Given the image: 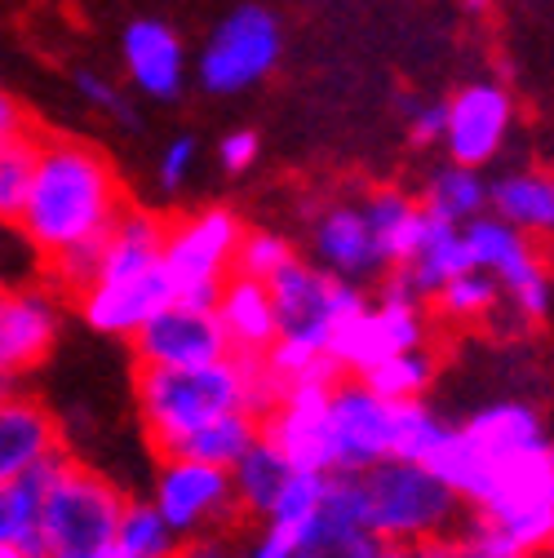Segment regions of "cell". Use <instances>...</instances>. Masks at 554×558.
<instances>
[{"mask_svg": "<svg viewBox=\"0 0 554 558\" xmlns=\"http://www.w3.org/2000/svg\"><path fill=\"white\" fill-rule=\"evenodd\" d=\"M537 558H554V536H550V541H545V545L537 549Z\"/></svg>", "mask_w": 554, "mask_h": 558, "instance_id": "46", "label": "cell"}, {"mask_svg": "<svg viewBox=\"0 0 554 558\" xmlns=\"http://www.w3.org/2000/svg\"><path fill=\"white\" fill-rule=\"evenodd\" d=\"M453 426L426 403V399H408L399 403V422H395V457L404 461H431V452L444 444Z\"/></svg>", "mask_w": 554, "mask_h": 558, "instance_id": "33", "label": "cell"}, {"mask_svg": "<svg viewBox=\"0 0 554 558\" xmlns=\"http://www.w3.org/2000/svg\"><path fill=\"white\" fill-rule=\"evenodd\" d=\"M120 72L133 85V94H143L152 102L182 98L191 81V58H186L178 27L156 14L129 19L120 32Z\"/></svg>", "mask_w": 554, "mask_h": 558, "instance_id": "18", "label": "cell"}, {"mask_svg": "<svg viewBox=\"0 0 554 558\" xmlns=\"http://www.w3.org/2000/svg\"><path fill=\"white\" fill-rule=\"evenodd\" d=\"M285 53V27L266 5H236L204 36L195 53V85L214 98H236L262 85Z\"/></svg>", "mask_w": 554, "mask_h": 558, "instance_id": "11", "label": "cell"}, {"mask_svg": "<svg viewBox=\"0 0 554 558\" xmlns=\"http://www.w3.org/2000/svg\"><path fill=\"white\" fill-rule=\"evenodd\" d=\"M489 208L497 218H506L510 227L528 231L532 240L554 235V173L541 169H519L493 182Z\"/></svg>", "mask_w": 554, "mask_h": 558, "instance_id": "24", "label": "cell"}, {"mask_svg": "<svg viewBox=\"0 0 554 558\" xmlns=\"http://www.w3.org/2000/svg\"><path fill=\"white\" fill-rule=\"evenodd\" d=\"M364 381L390 399V403H408V399H426V390L435 386V355L431 345H412V351H395L386 360H377Z\"/></svg>", "mask_w": 554, "mask_h": 558, "instance_id": "29", "label": "cell"}, {"mask_svg": "<svg viewBox=\"0 0 554 558\" xmlns=\"http://www.w3.org/2000/svg\"><path fill=\"white\" fill-rule=\"evenodd\" d=\"M466 266H470V257H466L461 227H453V222H435V218H431L422 244L412 248V257H408L404 266H395V275H399L418 298L431 302V293L444 284V279H453V275L466 270Z\"/></svg>", "mask_w": 554, "mask_h": 558, "instance_id": "26", "label": "cell"}, {"mask_svg": "<svg viewBox=\"0 0 554 558\" xmlns=\"http://www.w3.org/2000/svg\"><path fill=\"white\" fill-rule=\"evenodd\" d=\"M461 5H466L470 14H489V10L497 5V0H461Z\"/></svg>", "mask_w": 554, "mask_h": 558, "instance_id": "44", "label": "cell"}, {"mask_svg": "<svg viewBox=\"0 0 554 558\" xmlns=\"http://www.w3.org/2000/svg\"><path fill=\"white\" fill-rule=\"evenodd\" d=\"M19 133H27V111L10 89H0V143L19 137Z\"/></svg>", "mask_w": 554, "mask_h": 558, "instance_id": "41", "label": "cell"}, {"mask_svg": "<svg viewBox=\"0 0 554 558\" xmlns=\"http://www.w3.org/2000/svg\"><path fill=\"white\" fill-rule=\"evenodd\" d=\"M244 222L227 204H204L195 214L178 218L165 227V270L173 279V293L186 302H209L218 289L236 275V253H240Z\"/></svg>", "mask_w": 554, "mask_h": 558, "instance_id": "13", "label": "cell"}, {"mask_svg": "<svg viewBox=\"0 0 554 558\" xmlns=\"http://www.w3.org/2000/svg\"><path fill=\"white\" fill-rule=\"evenodd\" d=\"M76 94H81L85 107H94L98 116H107V120H116V124H137L133 102L124 98V89H120L107 72H94V66L76 72Z\"/></svg>", "mask_w": 554, "mask_h": 558, "instance_id": "36", "label": "cell"}, {"mask_svg": "<svg viewBox=\"0 0 554 558\" xmlns=\"http://www.w3.org/2000/svg\"><path fill=\"white\" fill-rule=\"evenodd\" d=\"M262 435V412H249V408H236V412H222L214 416L209 426H200L195 435L182 439L178 452L169 457H195V461H214V465H236L240 452L253 448V439Z\"/></svg>", "mask_w": 554, "mask_h": 558, "instance_id": "28", "label": "cell"}, {"mask_svg": "<svg viewBox=\"0 0 554 558\" xmlns=\"http://www.w3.org/2000/svg\"><path fill=\"white\" fill-rule=\"evenodd\" d=\"M178 545L182 541L156 514L152 501H124V514H120V527H116V541H111V549L120 558H173Z\"/></svg>", "mask_w": 554, "mask_h": 558, "instance_id": "30", "label": "cell"}, {"mask_svg": "<svg viewBox=\"0 0 554 558\" xmlns=\"http://www.w3.org/2000/svg\"><path fill=\"white\" fill-rule=\"evenodd\" d=\"M124 208V186L94 143L81 137L36 143V169L19 231L36 244L45 266L67 253L98 248Z\"/></svg>", "mask_w": 554, "mask_h": 558, "instance_id": "1", "label": "cell"}, {"mask_svg": "<svg viewBox=\"0 0 554 558\" xmlns=\"http://www.w3.org/2000/svg\"><path fill=\"white\" fill-rule=\"evenodd\" d=\"M124 501L107 474L62 457L40 483V558H94L111 549Z\"/></svg>", "mask_w": 554, "mask_h": 558, "instance_id": "8", "label": "cell"}, {"mask_svg": "<svg viewBox=\"0 0 554 558\" xmlns=\"http://www.w3.org/2000/svg\"><path fill=\"white\" fill-rule=\"evenodd\" d=\"M36 169V137L19 133L0 143V227H19Z\"/></svg>", "mask_w": 554, "mask_h": 558, "instance_id": "32", "label": "cell"}, {"mask_svg": "<svg viewBox=\"0 0 554 558\" xmlns=\"http://www.w3.org/2000/svg\"><path fill=\"white\" fill-rule=\"evenodd\" d=\"M461 240H466L470 266L483 270V275H493L497 289H502V311L493 315V324L502 332H523V328L550 319L554 279L545 275L537 240L528 231L510 227L506 218H497L489 208V214L461 222Z\"/></svg>", "mask_w": 554, "mask_h": 558, "instance_id": "9", "label": "cell"}, {"mask_svg": "<svg viewBox=\"0 0 554 558\" xmlns=\"http://www.w3.org/2000/svg\"><path fill=\"white\" fill-rule=\"evenodd\" d=\"M306 549V536L298 527H285V523H266L240 545V558H302Z\"/></svg>", "mask_w": 554, "mask_h": 558, "instance_id": "37", "label": "cell"}, {"mask_svg": "<svg viewBox=\"0 0 554 558\" xmlns=\"http://www.w3.org/2000/svg\"><path fill=\"white\" fill-rule=\"evenodd\" d=\"M165 222L152 208H124L98 248V270L76 293V315L98 337H133L160 306H169L173 279L165 270Z\"/></svg>", "mask_w": 554, "mask_h": 558, "instance_id": "3", "label": "cell"}, {"mask_svg": "<svg viewBox=\"0 0 554 558\" xmlns=\"http://www.w3.org/2000/svg\"><path fill=\"white\" fill-rule=\"evenodd\" d=\"M515 133V98L502 81H470L444 98L439 147L457 165L489 169Z\"/></svg>", "mask_w": 554, "mask_h": 558, "instance_id": "16", "label": "cell"}, {"mask_svg": "<svg viewBox=\"0 0 554 558\" xmlns=\"http://www.w3.org/2000/svg\"><path fill=\"white\" fill-rule=\"evenodd\" d=\"M62 332V293L53 284H0V399L23 390Z\"/></svg>", "mask_w": 554, "mask_h": 558, "instance_id": "15", "label": "cell"}, {"mask_svg": "<svg viewBox=\"0 0 554 558\" xmlns=\"http://www.w3.org/2000/svg\"><path fill=\"white\" fill-rule=\"evenodd\" d=\"M426 306L448 328H479V324H493V315L502 311V289H497L493 275L466 266L453 279H444Z\"/></svg>", "mask_w": 554, "mask_h": 558, "instance_id": "27", "label": "cell"}, {"mask_svg": "<svg viewBox=\"0 0 554 558\" xmlns=\"http://www.w3.org/2000/svg\"><path fill=\"white\" fill-rule=\"evenodd\" d=\"M266 289H270L275 315H280V337L262 355L275 390H285L293 381H311V377H341L328 345L337 324L364 302V289L302 257L275 270L266 279Z\"/></svg>", "mask_w": 554, "mask_h": 558, "instance_id": "4", "label": "cell"}, {"mask_svg": "<svg viewBox=\"0 0 554 558\" xmlns=\"http://www.w3.org/2000/svg\"><path fill=\"white\" fill-rule=\"evenodd\" d=\"M550 426L537 403L528 399H497V403H483L466 426L448 430L444 444L431 452V470L453 487L457 501L470 506L483 487L493 483L497 470L550 452Z\"/></svg>", "mask_w": 554, "mask_h": 558, "instance_id": "5", "label": "cell"}, {"mask_svg": "<svg viewBox=\"0 0 554 558\" xmlns=\"http://www.w3.org/2000/svg\"><path fill=\"white\" fill-rule=\"evenodd\" d=\"M399 403L382 399L364 377L341 373L324 399V470L360 474L395 457Z\"/></svg>", "mask_w": 554, "mask_h": 558, "instance_id": "12", "label": "cell"}, {"mask_svg": "<svg viewBox=\"0 0 554 558\" xmlns=\"http://www.w3.org/2000/svg\"><path fill=\"white\" fill-rule=\"evenodd\" d=\"M129 341H133L137 368H200L231 355L214 306L186 302V298H173L169 306H160Z\"/></svg>", "mask_w": 554, "mask_h": 558, "instance_id": "17", "label": "cell"}, {"mask_svg": "<svg viewBox=\"0 0 554 558\" xmlns=\"http://www.w3.org/2000/svg\"><path fill=\"white\" fill-rule=\"evenodd\" d=\"M311 253L324 270L351 279V284H369L382 275L377 244L369 235L360 199H333L311 218Z\"/></svg>", "mask_w": 554, "mask_h": 558, "instance_id": "20", "label": "cell"}, {"mask_svg": "<svg viewBox=\"0 0 554 558\" xmlns=\"http://www.w3.org/2000/svg\"><path fill=\"white\" fill-rule=\"evenodd\" d=\"M364 208V222H369V235L377 244V257H382V270H395L412 257V248L422 244L426 227H431V214L422 208V199L404 191V186H377L360 199Z\"/></svg>", "mask_w": 554, "mask_h": 558, "instance_id": "22", "label": "cell"}, {"mask_svg": "<svg viewBox=\"0 0 554 558\" xmlns=\"http://www.w3.org/2000/svg\"><path fill=\"white\" fill-rule=\"evenodd\" d=\"M214 315L227 332L231 355L262 360L275 345V337H280V315H275L270 289H266V279H253V275H231L227 279V284L218 289V298H214Z\"/></svg>", "mask_w": 554, "mask_h": 558, "instance_id": "21", "label": "cell"}, {"mask_svg": "<svg viewBox=\"0 0 554 558\" xmlns=\"http://www.w3.org/2000/svg\"><path fill=\"white\" fill-rule=\"evenodd\" d=\"M404 133H408L418 147H439L444 102H439V98H404Z\"/></svg>", "mask_w": 554, "mask_h": 558, "instance_id": "38", "label": "cell"}, {"mask_svg": "<svg viewBox=\"0 0 554 558\" xmlns=\"http://www.w3.org/2000/svg\"><path fill=\"white\" fill-rule=\"evenodd\" d=\"M506 558H537V554H506Z\"/></svg>", "mask_w": 554, "mask_h": 558, "instance_id": "47", "label": "cell"}, {"mask_svg": "<svg viewBox=\"0 0 554 558\" xmlns=\"http://www.w3.org/2000/svg\"><path fill=\"white\" fill-rule=\"evenodd\" d=\"M298 465L275 448L266 435H257L253 439V448L249 452H240V461L231 465V487H236V501H240V514L244 519H266V510H270V501L280 497V487L289 483V474H293Z\"/></svg>", "mask_w": 554, "mask_h": 558, "instance_id": "25", "label": "cell"}, {"mask_svg": "<svg viewBox=\"0 0 554 558\" xmlns=\"http://www.w3.org/2000/svg\"><path fill=\"white\" fill-rule=\"evenodd\" d=\"M40 478L0 483V545H19L40 558Z\"/></svg>", "mask_w": 554, "mask_h": 558, "instance_id": "31", "label": "cell"}, {"mask_svg": "<svg viewBox=\"0 0 554 558\" xmlns=\"http://www.w3.org/2000/svg\"><path fill=\"white\" fill-rule=\"evenodd\" d=\"M147 501L173 527L178 541L218 536L244 519L231 487V470L214 461H195V457H160Z\"/></svg>", "mask_w": 554, "mask_h": 558, "instance_id": "14", "label": "cell"}, {"mask_svg": "<svg viewBox=\"0 0 554 558\" xmlns=\"http://www.w3.org/2000/svg\"><path fill=\"white\" fill-rule=\"evenodd\" d=\"M545 244H537V253H541V266H545V275L554 279V235H541Z\"/></svg>", "mask_w": 554, "mask_h": 558, "instance_id": "43", "label": "cell"}, {"mask_svg": "<svg viewBox=\"0 0 554 558\" xmlns=\"http://www.w3.org/2000/svg\"><path fill=\"white\" fill-rule=\"evenodd\" d=\"M466 514L470 523L461 536L483 558L537 554L554 536V448L497 470Z\"/></svg>", "mask_w": 554, "mask_h": 558, "instance_id": "6", "label": "cell"}, {"mask_svg": "<svg viewBox=\"0 0 554 558\" xmlns=\"http://www.w3.org/2000/svg\"><path fill=\"white\" fill-rule=\"evenodd\" d=\"M360 493L364 523L377 545H422L435 536H453L466 514L457 493L426 461L386 457L360 470Z\"/></svg>", "mask_w": 554, "mask_h": 558, "instance_id": "7", "label": "cell"}, {"mask_svg": "<svg viewBox=\"0 0 554 558\" xmlns=\"http://www.w3.org/2000/svg\"><path fill=\"white\" fill-rule=\"evenodd\" d=\"M373 558H418V549H412V545H377Z\"/></svg>", "mask_w": 554, "mask_h": 558, "instance_id": "42", "label": "cell"}, {"mask_svg": "<svg viewBox=\"0 0 554 558\" xmlns=\"http://www.w3.org/2000/svg\"><path fill=\"white\" fill-rule=\"evenodd\" d=\"M218 169L222 173H231V178H240V173H249L253 165H257V156H262V137L253 133V129H231V133H222L218 137Z\"/></svg>", "mask_w": 554, "mask_h": 558, "instance_id": "39", "label": "cell"}, {"mask_svg": "<svg viewBox=\"0 0 554 558\" xmlns=\"http://www.w3.org/2000/svg\"><path fill=\"white\" fill-rule=\"evenodd\" d=\"M62 430H58V416L14 390L0 399V483L10 478H40L62 461Z\"/></svg>", "mask_w": 554, "mask_h": 558, "instance_id": "19", "label": "cell"}, {"mask_svg": "<svg viewBox=\"0 0 554 558\" xmlns=\"http://www.w3.org/2000/svg\"><path fill=\"white\" fill-rule=\"evenodd\" d=\"M426 337H431L426 298H418L390 270V275H382L377 293L373 298L364 293V302L337 324L328 355H333L337 373L364 377L377 360H386L395 351H412V345H426Z\"/></svg>", "mask_w": 554, "mask_h": 558, "instance_id": "10", "label": "cell"}, {"mask_svg": "<svg viewBox=\"0 0 554 558\" xmlns=\"http://www.w3.org/2000/svg\"><path fill=\"white\" fill-rule=\"evenodd\" d=\"M489 195H493V182L483 178V169L457 165V160L444 156V165L426 173L418 199H422V208H426L435 222L461 227V222H470L479 214H489Z\"/></svg>", "mask_w": 554, "mask_h": 558, "instance_id": "23", "label": "cell"}, {"mask_svg": "<svg viewBox=\"0 0 554 558\" xmlns=\"http://www.w3.org/2000/svg\"><path fill=\"white\" fill-rule=\"evenodd\" d=\"M137 416L160 457L178 452L186 435L209 426L214 416L249 408L266 412L280 395L262 360L249 355H222L200 368H137Z\"/></svg>", "mask_w": 554, "mask_h": 558, "instance_id": "2", "label": "cell"}, {"mask_svg": "<svg viewBox=\"0 0 554 558\" xmlns=\"http://www.w3.org/2000/svg\"><path fill=\"white\" fill-rule=\"evenodd\" d=\"M195 165H200V143L191 133H178L156 151V186L165 195H178L191 178H195Z\"/></svg>", "mask_w": 554, "mask_h": 558, "instance_id": "35", "label": "cell"}, {"mask_svg": "<svg viewBox=\"0 0 554 558\" xmlns=\"http://www.w3.org/2000/svg\"><path fill=\"white\" fill-rule=\"evenodd\" d=\"M0 558H36L32 549H19V545H0Z\"/></svg>", "mask_w": 554, "mask_h": 558, "instance_id": "45", "label": "cell"}, {"mask_svg": "<svg viewBox=\"0 0 554 558\" xmlns=\"http://www.w3.org/2000/svg\"><path fill=\"white\" fill-rule=\"evenodd\" d=\"M298 257L293 240L285 231H270V227H257L240 235V253H236V275H253V279H270L280 266H289Z\"/></svg>", "mask_w": 554, "mask_h": 558, "instance_id": "34", "label": "cell"}, {"mask_svg": "<svg viewBox=\"0 0 554 558\" xmlns=\"http://www.w3.org/2000/svg\"><path fill=\"white\" fill-rule=\"evenodd\" d=\"M173 558H240V545L218 532V536H195V541H182Z\"/></svg>", "mask_w": 554, "mask_h": 558, "instance_id": "40", "label": "cell"}]
</instances>
